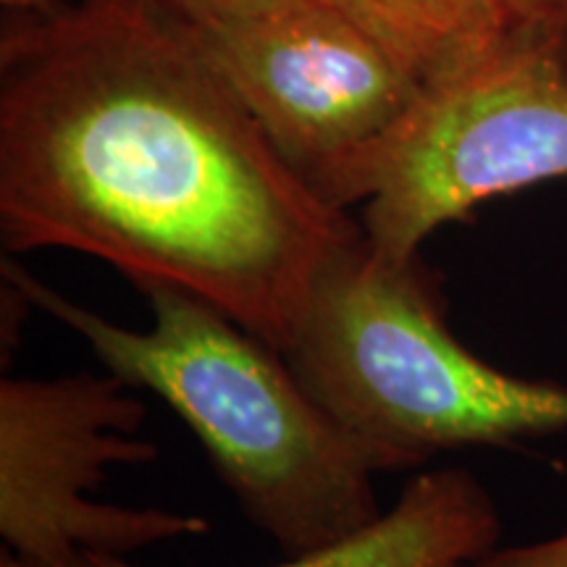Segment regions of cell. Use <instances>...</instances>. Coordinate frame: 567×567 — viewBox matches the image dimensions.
Segmentation results:
<instances>
[{"mask_svg":"<svg viewBox=\"0 0 567 567\" xmlns=\"http://www.w3.org/2000/svg\"><path fill=\"white\" fill-rule=\"evenodd\" d=\"M0 237L200 297L287 352L363 226L305 184L158 0H76L0 30Z\"/></svg>","mask_w":567,"mask_h":567,"instance_id":"cell-1","label":"cell"},{"mask_svg":"<svg viewBox=\"0 0 567 567\" xmlns=\"http://www.w3.org/2000/svg\"><path fill=\"white\" fill-rule=\"evenodd\" d=\"M0 271L32 308L76 331L105 371L161 396L200 439L247 520L287 557L339 542L384 513L373 481L392 465L316 400L281 350L210 302L147 287L153 326L134 331L11 258Z\"/></svg>","mask_w":567,"mask_h":567,"instance_id":"cell-2","label":"cell"},{"mask_svg":"<svg viewBox=\"0 0 567 567\" xmlns=\"http://www.w3.org/2000/svg\"><path fill=\"white\" fill-rule=\"evenodd\" d=\"M284 358L392 471L567 431V384L473 354L450 331L442 281L421 255L384 258L365 234L321 274Z\"/></svg>","mask_w":567,"mask_h":567,"instance_id":"cell-3","label":"cell"},{"mask_svg":"<svg viewBox=\"0 0 567 567\" xmlns=\"http://www.w3.org/2000/svg\"><path fill=\"white\" fill-rule=\"evenodd\" d=\"M567 176V30L513 24L484 59L425 87L368 187L365 243L421 255L481 203Z\"/></svg>","mask_w":567,"mask_h":567,"instance_id":"cell-4","label":"cell"},{"mask_svg":"<svg viewBox=\"0 0 567 567\" xmlns=\"http://www.w3.org/2000/svg\"><path fill=\"white\" fill-rule=\"evenodd\" d=\"M197 38L305 184L334 208L365 203L425 95L415 76L323 0Z\"/></svg>","mask_w":567,"mask_h":567,"instance_id":"cell-5","label":"cell"},{"mask_svg":"<svg viewBox=\"0 0 567 567\" xmlns=\"http://www.w3.org/2000/svg\"><path fill=\"white\" fill-rule=\"evenodd\" d=\"M147 410L116 373L0 381V538L3 551L59 565L82 551L126 557L208 534L200 515L92 499L111 465H142Z\"/></svg>","mask_w":567,"mask_h":567,"instance_id":"cell-6","label":"cell"},{"mask_svg":"<svg viewBox=\"0 0 567 567\" xmlns=\"http://www.w3.org/2000/svg\"><path fill=\"white\" fill-rule=\"evenodd\" d=\"M499 534V509L484 484L442 467L410 478L394 507L365 528L274 567H465L492 551ZM97 557L105 567H140L126 557Z\"/></svg>","mask_w":567,"mask_h":567,"instance_id":"cell-7","label":"cell"},{"mask_svg":"<svg viewBox=\"0 0 567 567\" xmlns=\"http://www.w3.org/2000/svg\"><path fill=\"white\" fill-rule=\"evenodd\" d=\"M423 87L450 80L513 30L499 0H323Z\"/></svg>","mask_w":567,"mask_h":567,"instance_id":"cell-8","label":"cell"},{"mask_svg":"<svg viewBox=\"0 0 567 567\" xmlns=\"http://www.w3.org/2000/svg\"><path fill=\"white\" fill-rule=\"evenodd\" d=\"M174 17L197 32L224 30V27L247 24V21L274 17L308 0H158Z\"/></svg>","mask_w":567,"mask_h":567,"instance_id":"cell-9","label":"cell"},{"mask_svg":"<svg viewBox=\"0 0 567 567\" xmlns=\"http://www.w3.org/2000/svg\"><path fill=\"white\" fill-rule=\"evenodd\" d=\"M465 567H567V534L526 544V547H494Z\"/></svg>","mask_w":567,"mask_h":567,"instance_id":"cell-10","label":"cell"},{"mask_svg":"<svg viewBox=\"0 0 567 567\" xmlns=\"http://www.w3.org/2000/svg\"><path fill=\"white\" fill-rule=\"evenodd\" d=\"M515 24L567 30V0H499Z\"/></svg>","mask_w":567,"mask_h":567,"instance_id":"cell-11","label":"cell"},{"mask_svg":"<svg viewBox=\"0 0 567 567\" xmlns=\"http://www.w3.org/2000/svg\"><path fill=\"white\" fill-rule=\"evenodd\" d=\"M0 567H105V565L101 563V557H97L95 551H82V555H76L74 559H66V563H59V565L30 563V559H21L17 555H11V551H3V557H0Z\"/></svg>","mask_w":567,"mask_h":567,"instance_id":"cell-12","label":"cell"},{"mask_svg":"<svg viewBox=\"0 0 567 567\" xmlns=\"http://www.w3.org/2000/svg\"><path fill=\"white\" fill-rule=\"evenodd\" d=\"M11 13H30V11H45L53 6L63 3V0H0Z\"/></svg>","mask_w":567,"mask_h":567,"instance_id":"cell-13","label":"cell"}]
</instances>
